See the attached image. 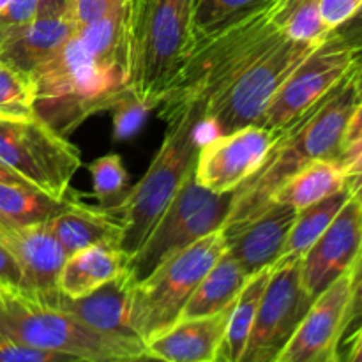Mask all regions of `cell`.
I'll list each match as a JSON object with an SVG mask.
<instances>
[{"label":"cell","instance_id":"obj_44","mask_svg":"<svg viewBox=\"0 0 362 362\" xmlns=\"http://www.w3.org/2000/svg\"><path fill=\"white\" fill-rule=\"evenodd\" d=\"M0 182H11V184H27L23 179H21L20 175H16V173L13 172V170H9L7 166L0 165ZM30 186V184H28Z\"/></svg>","mask_w":362,"mask_h":362},{"label":"cell","instance_id":"obj_2","mask_svg":"<svg viewBox=\"0 0 362 362\" xmlns=\"http://www.w3.org/2000/svg\"><path fill=\"white\" fill-rule=\"evenodd\" d=\"M34 113L67 136L88 117L112 110L126 94L127 73L103 67L76 32L30 73Z\"/></svg>","mask_w":362,"mask_h":362},{"label":"cell","instance_id":"obj_4","mask_svg":"<svg viewBox=\"0 0 362 362\" xmlns=\"http://www.w3.org/2000/svg\"><path fill=\"white\" fill-rule=\"evenodd\" d=\"M200 117L202 106L197 103L177 106L161 117L168 127L158 152L144 177L124 193L120 204L112 211L113 214L120 212V250L127 258L145 243L186 177L197 166L200 145L194 138V127Z\"/></svg>","mask_w":362,"mask_h":362},{"label":"cell","instance_id":"obj_36","mask_svg":"<svg viewBox=\"0 0 362 362\" xmlns=\"http://www.w3.org/2000/svg\"><path fill=\"white\" fill-rule=\"evenodd\" d=\"M122 4H126V0H71L67 13L73 18L78 28L105 16Z\"/></svg>","mask_w":362,"mask_h":362},{"label":"cell","instance_id":"obj_19","mask_svg":"<svg viewBox=\"0 0 362 362\" xmlns=\"http://www.w3.org/2000/svg\"><path fill=\"white\" fill-rule=\"evenodd\" d=\"M53 233L67 257L94 244H113L120 247V223L113 212L88 207L71 197L64 211L49 219Z\"/></svg>","mask_w":362,"mask_h":362},{"label":"cell","instance_id":"obj_25","mask_svg":"<svg viewBox=\"0 0 362 362\" xmlns=\"http://www.w3.org/2000/svg\"><path fill=\"white\" fill-rule=\"evenodd\" d=\"M272 267H265L255 272L247 278L246 285L240 290L235 304L230 313L228 327H226L225 339H223L221 350H219V361L223 362H240L244 350H246L247 339H250L251 329L255 325L260 300L267 288L269 278H271Z\"/></svg>","mask_w":362,"mask_h":362},{"label":"cell","instance_id":"obj_28","mask_svg":"<svg viewBox=\"0 0 362 362\" xmlns=\"http://www.w3.org/2000/svg\"><path fill=\"white\" fill-rule=\"evenodd\" d=\"M274 27L296 41H324L329 30L320 14V0H271Z\"/></svg>","mask_w":362,"mask_h":362},{"label":"cell","instance_id":"obj_9","mask_svg":"<svg viewBox=\"0 0 362 362\" xmlns=\"http://www.w3.org/2000/svg\"><path fill=\"white\" fill-rule=\"evenodd\" d=\"M0 165L30 186L62 200L69 197L81 156L64 134L35 113L23 119L0 117Z\"/></svg>","mask_w":362,"mask_h":362},{"label":"cell","instance_id":"obj_47","mask_svg":"<svg viewBox=\"0 0 362 362\" xmlns=\"http://www.w3.org/2000/svg\"><path fill=\"white\" fill-rule=\"evenodd\" d=\"M9 2H11V0H0V11H2L4 7H6Z\"/></svg>","mask_w":362,"mask_h":362},{"label":"cell","instance_id":"obj_21","mask_svg":"<svg viewBox=\"0 0 362 362\" xmlns=\"http://www.w3.org/2000/svg\"><path fill=\"white\" fill-rule=\"evenodd\" d=\"M127 257L119 246L94 244L66 258L59 276V290L76 299L94 292L126 269Z\"/></svg>","mask_w":362,"mask_h":362},{"label":"cell","instance_id":"obj_3","mask_svg":"<svg viewBox=\"0 0 362 362\" xmlns=\"http://www.w3.org/2000/svg\"><path fill=\"white\" fill-rule=\"evenodd\" d=\"M0 336L76 361L147 359L140 338L99 331L62 308L42 304L23 290L7 286H0Z\"/></svg>","mask_w":362,"mask_h":362},{"label":"cell","instance_id":"obj_41","mask_svg":"<svg viewBox=\"0 0 362 362\" xmlns=\"http://www.w3.org/2000/svg\"><path fill=\"white\" fill-rule=\"evenodd\" d=\"M345 172L350 193L362 204V152L345 166Z\"/></svg>","mask_w":362,"mask_h":362},{"label":"cell","instance_id":"obj_34","mask_svg":"<svg viewBox=\"0 0 362 362\" xmlns=\"http://www.w3.org/2000/svg\"><path fill=\"white\" fill-rule=\"evenodd\" d=\"M362 325V250L350 269V299L343 320L341 345H349L354 332Z\"/></svg>","mask_w":362,"mask_h":362},{"label":"cell","instance_id":"obj_26","mask_svg":"<svg viewBox=\"0 0 362 362\" xmlns=\"http://www.w3.org/2000/svg\"><path fill=\"white\" fill-rule=\"evenodd\" d=\"M350 197H352V193H350L349 186H346L345 189L329 194L324 200L297 211V218L293 221L292 228H290L278 262L293 260V258L303 257L313 246L315 240L327 230V226L331 225L332 219L341 211V207L349 202Z\"/></svg>","mask_w":362,"mask_h":362},{"label":"cell","instance_id":"obj_29","mask_svg":"<svg viewBox=\"0 0 362 362\" xmlns=\"http://www.w3.org/2000/svg\"><path fill=\"white\" fill-rule=\"evenodd\" d=\"M94 197L99 205L112 212L126 193L129 173L119 154H106L88 165Z\"/></svg>","mask_w":362,"mask_h":362},{"label":"cell","instance_id":"obj_7","mask_svg":"<svg viewBox=\"0 0 362 362\" xmlns=\"http://www.w3.org/2000/svg\"><path fill=\"white\" fill-rule=\"evenodd\" d=\"M226 251L223 230L194 240L170 255L133 286L129 320L134 334L147 343L180 318L198 283Z\"/></svg>","mask_w":362,"mask_h":362},{"label":"cell","instance_id":"obj_33","mask_svg":"<svg viewBox=\"0 0 362 362\" xmlns=\"http://www.w3.org/2000/svg\"><path fill=\"white\" fill-rule=\"evenodd\" d=\"M39 16V0H11L0 11V46L20 34Z\"/></svg>","mask_w":362,"mask_h":362},{"label":"cell","instance_id":"obj_23","mask_svg":"<svg viewBox=\"0 0 362 362\" xmlns=\"http://www.w3.org/2000/svg\"><path fill=\"white\" fill-rule=\"evenodd\" d=\"M247 278L250 276L246 274L243 265L228 251H225L214 267L198 283L193 296L184 306L180 318L205 317L233 306Z\"/></svg>","mask_w":362,"mask_h":362},{"label":"cell","instance_id":"obj_35","mask_svg":"<svg viewBox=\"0 0 362 362\" xmlns=\"http://www.w3.org/2000/svg\"><path fill=\"white\" fill-rule=\"evenodd\" d=\"M74 357L66 354L34 349L14 339L0 336V362H73Z\"/></svg>","mask_w":362,"mask_h":362},{"label":"cell","instance_id":"obj_16","mask_svg":"<svg viewBox=\"0 0 362 362\" xmlns=\"http://www.w3.org/2000/svg\"><path fill=\"white\" fill-rule=\"evenodd\" d=\"M296 218V207L271 200L253 218L223 226L226 251L243 265L247 276L272 267L281 255Z\"/></svg>","mask_w":362,"mask_h":362},{"label":"cell","instance_id":"obj_24","mask_svg":"<svg viewBox=\"0 0 362 362\" xmlns=\"http://www.w3.org/2000/svg\"><path fill=\"white\" fill-rule=\"evenodd\" d=\"M127 0L105 16L81 25L76 35L88 55L103 67L127 73Z\"/></svg>","mask_w":362,"mask_h":362},{"label":"cell","instance_id":"obj_40","mask_svg":"<svg viewBox=\"0 0 362 362\" xmlns=\"http://www.w3.org/2000/svg\"><path fill=\"white\" fill-rule=\"evenodd\" d=\"M21 285H23V272L20 264L9 247L0 243V286L21 288Z\"/></svg>","mask_w":362,"mask_h":362},{"label":"cell","instance_id":"obj_43","mask_svg":"<svg viewBox=\"0 0 362 362\" xmlns=\"http://www.w3.org/2000/svg\"><path fill=\"white\" fill-rule=\"evenodd\" d=\"M350 350L346 354V361L350 362H362V325L354 332V336L349 341Z\"/></svg>","mask_w":362,"mask_h":362},{"label":"cell","instance_id":"obj_11","mask_svg":"<svg viewBox=\"0 0 362 362\" xmlns=\"http://www.w3.org/2000/svg\"><path fill=\"white\" fill-rule=\"evenodd\" d=\"M313 300L300 279V258L272 265L240 362L278 361Z\"/></svg>","mask_w":362,"mask_h":362},{"label":"cell","instance_id":"obj_39","mask_svg":"<svg viewBox=\"0 0 362 362\" xmlns=\"http://www.w3.org/2000/svg\"><path fill=\"white\" fill-rule=\"evenodd\" d=\"M329 37L354 49H362V6L339 27L329 32Z\"/></svg>","mask_w":362,"mask_h":362},{"label":"cell","instance_id":"obj_37","mask_svg":"<svg viewBox=\"0 0 362 362\" xmlns=\"http://www.w3.org/2000/svg\"><path fill=\"white\" fill-rule=\"evenodd\" d=\"M362 152V99L357 105V108L354 110L352 117L349 120V126H346L345 134H343L341 147L338 152V161L343 166L349 165L354 158H357Z\"/></svg>","mask_w":362,"mask_h":362},{"label":"cell","instance_id":"obj_45","mask_svg":"<svg viewBox=\"0 0 362 362\" xmlns=\"http://www.w3.org/2000/svg\"><path fill=\"white\" fill-rule=\"evenodd\" d=\"M14 226H16V225H13V223H11L9 219H7L6 216H4L2 212H0V240H2L4 237H6L7 233H9L11 230L14 228Z\"/></svg>","mask_w":362,"mask_h":362},{"label":"cell","instance_id":"obj_10","mask_svg":"<svg viewBox=\"0 0 362 362\" xmlns=\"http://www.w3.org/2000/svg\"><path fill=\"white\" fill-rule=\"evenodd\" d=\"M361 64L362 49L349 48L327 35L279 87L265 108L260 126L269 129L286 127L338 87Z\"/></svg>","mask_w":362,"mask_h":362},{"label":"cell","instance_id":"obj_30","mask_svg":"<svg viewBox=\"0 0 362 362\" xmlns=\"http://www.w3.org/2000/svg\"><path fill=\"white\" fill-rule=\"evenodd\" d=\"M34 115V83L30 74L0 60V117L23 119Z\"/></svg>","mask_w":362,"mask_h":362},{"label":"cell","instance_id":"obj_46","mask_svg":"<svg viewBox=\"0 0 362 362\" xmlns=\"http://www.w3.org/2000/svg\"><path fill=\"white\" fill-rule=\"evenodd\" d=\"M356 85H357V92H359V95L362 99V64H361L359 69H357V73H356Z\"/></svg>","mask_w":362,"mask_h":362},{"label":"cell","instance_id":"obj_13","mask_svg":"<svg viewBox=\"0 0 362 362\" xmlns=\"http://www.w3.org/2000/svg\"><path fill=\"white\" fill-rule=\"evenodd\" d=\"M350 299V271L315 297L276 362H336Z\"/></svg>","mask_w":362,"mask_h":362},{"label":"cell","instance_id":"obj_32","mask_svg":"<svg viewBox=\"0 0 362 362\" xmlns=\"http://www.w3.org/2000/svg\"><path fill=\"white\" fill-rule=\"evenodd\" d=\"M159 106L158 99H145L127 90L113 106V138L127 141L136 136L145 126L148 113Z\"/></svg>","mask_w":362,"mask_h":362},{"label":"cell","instance_id":"obj_5","mask_svg":"<svg viewBox=\"0 0 362 362\" xmlns=\"http://www.w3.org/2000/svg\"><path fill=\"white\" fill-rule=\"evenodd\" d=\"M279 34L272 23L269 0L225 27L194 37L189 55L158 106L159 117L186 103L204 105Z\"/></svg>","mask_w":362,"mask_h":362},{"label":"cell","instance_id":"obj_38","mask_svg":"<svg viewBox=\"0 0 362 362\" xmlns=\"http://www.w3.org/2000/svg\"><path fill=\"white\" fill-rule=\"evenodd\" d=\"M362 6V0H320V14L329 30L339 27Z\"/></svg>","mask_w":362,"mask_h":362},{"label":"cell","instance_id":"obj_12","mask_svg":"<svg viewBox=\"0 0 362 362\" xmlns=\"http://www.w3.org/2000/svg\"><path fill=\"white\" fill-rule=\"evenodd\" d=\"M278 134L279 129L251 124L216 138L198 152L194 179L216 194L235 191L260 168Z\"/></svg>","mask_w":362,"mask_h":362},{"label":"cell","instance_id":"obj_18","mask_svg":"<svg viewBox=\"0 0 362 362\" xmlns=\"http://www.w3.org/2000/svg\"><path fill=\"white\" fill-rule=\"evenodd\" d=\"M134 285L136 283L126 267L119 276L87 296L71 299L62 293L57 306L69 311L81 322L99 331L138 338L129 320L131 296H133Z\"/></svg>","mask_w":362,"mask_h":362},{"label":"cell","instance_id":"obj_31","mask_svg":"<svg viewBox=\"0 0 362 362\" xmlns=\"http://www.w3.org/2000/svg\"><path fill=\"white\" fill-rule=\"evenodd\" d=\"M269 0H193L194 37L211 34Z\"/></svg>","mask_w":362,"mask_h":362},{"label":"cell","instance_id":"obj_8","mask_svg":"<svg viewBox=\"0 0 362 362\" xmlns=\"http://www.w3.org/2000/svg\"><path fill=\"white\" fill-rule=\"evenodd\" d=\"M324 41H296L279 34L230 83L202 105V113L212 117L223 134L260 124L279 87Z\"/></svg>","mask_w":362,"mask_h":362},{"label":"cell","instance_id":"obj_20","mask_svg":"<svg viewBox=\"0 0 362 362\" xmlns=\"http://www.w3.org/2000/svg\"><path fill=\"white\" fill-rule=\"evenodd\" d=\"M76 32L69 13L37 16L27 28L0 46V60L11 67L30 74Z\"/></svg>","mask_w":362,"mask_h":362},{"label":"cell","instance_id":"obj_22","mask_svg":"<svg viewBox=\"0 0 362 362\" xmlns=\"http://www.w3.org/2000/svg\"><path fill=\"white\" fill-rule=\"evenodd\" d=\"M346 187L345 166L336 158L315 159L297 170L274 191L271 200L296 207L297 211L324 200Z\"/></svg>","mask_w":362,"mask_h":362},{"label":"cell","instance_id":"obj_1","mask_svg":"<svg viewBox=\"0 0 362 362\" xmlns=\"http://www.w3.org/2000/svg\"><path fill=\"white\" fill-rule=\"evenodd\" d=\"M357 69L299 119L279 129L260 168L233 191L232 207L223 226L237 225L264 211L274 191L308 163L338 158L343 134L361 101L356 85Z\"/></svg>","mask_w":362,"mask_h":362},{"label":"cell","instance_id":"obj_14","mask_svg":"<svg viewBox=\"0 0 362 362\" xmlns=\"http://www.w3.org/2000/svg\"><path fill=\"white\" fill-rule=\"evenodd\" d=\"M362 250V204L356 197L336 214L331 225L300 257V279L311 297L352 269Z\"/></svg>","mask_w":362,"mask_h":362},{"label":"cell","instance_id":"obj_42","mask_svg":"<svg viewBox=\"0 0 362 362\" xmlns=\"http://www.w3.org/2000/svg\"><path fill=\"white\" fill-rule=\"evenodd\" d=\"M71 0H39V16H53L66 13Z\"/></svg>","mask_w":362,"mask_h":362},{"label":"cell","instance_id":"obj_17","mask_svg":"<svg viewBox=\"0 0 362 362\" xmlns=\"http://www.w3.org/2000/svg\"><path fill=\"white\" fill-rule=\"evenodd\" d=\"M235 304V303H233ZM232 308L214 315L179 318L145 343L147 359L166 362H219Z\"/></svg>","mask_w":362,"mask_h":362},{"label":"cell","instance_id":"obj_15","mask_svg":"<svg viewBox=\"0 0 362 362\" xmlns=\"http://www.w3.org/2000/svg\"><path fill=\"white\" fill-rule=\"evenodd\" d=\"M0 243L16 257L23 272V290L32 299L48 306H57L62 292L59 276L67 255L60 246L48 221L14 226Z\"/></svg>","mask_w":362,"mask_h":362},{"label":"cell","instance_id":"obj_27","mask_svg":"<svg viewBox=\"0 0 362 362\" xmlns=\"http://www.w3.org/2000/svg\"><path fill=\"white\" fill-rule=\"evenodd\" d=\"M71 197L60 200L28 184L0 182V212L16 226L34 225L49 221L64 211Z\"/></svg>","mask_w":362,"mask_h":362},{"label":"cell","instance_id":"obj_6","mask_svg":"<svg viewBox=\"0 0 362 362\" xmlns=\"http://www.w3.org/2000/svg\"><path fill=\"white\" fill-rule=\"evenodd\" d=\"M127 88L161 99L194 45L193 0H127Z\"/></svg>","mask_w":362,"mask_h":362}]
</instances>
